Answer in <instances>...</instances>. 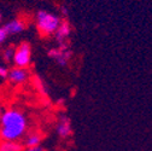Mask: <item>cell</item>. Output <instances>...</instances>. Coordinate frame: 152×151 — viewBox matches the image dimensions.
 Instances as JSON below:
<instances>
[{"instance_id":"obj_2","label":"cell","mask_w":152,"mask_h":151,"mask_svg":"<svg viewBox=\"0 0 152 151\" xmlns=\"http://www.w3.org/2000/svg\"><path fill=\"white\" fill-rule=\"evenodd\" d=\"M62 18L51 11L39 10L35 16L36 29L42 36H51L56 33L57 28L61 24Z\"/></svg>"},{"instance_id":"obj_18","label":"cell","mask_w":152,"mask_h":151,"mask_svg":"<svg viewBox=\"0 0 152 151\" xmlns=\"http://www.w3.org/2000/svg\"><path fill=\"white\" fill-rule=\"evenodd\" d=\"M1 18H3V17H1V13H0V23H1Z\"/></svg>"},{"instance_id":"obj_6","label":"cell","mask_w":152,"mask_h":151,"mask_svg":"<svg viewBox=\"0 0 152 151\" xmlns=\"http://www.w3.org/2000/svg\"><path fill=\"white\" fill-rule=\"evenodd\" d=\"M6 79L12 85H22V84L27 82V80L29 79V71L24 68L13 67L12 69H9Z\"/></svg>"},{"instance_id":"obj_1","label":"cell","mask_w":152,"mask_h":151,"mask_svg":"<svg viewBox=\"0 0 152 151\" xmlns=\"http://www.w3.org/2000/svg\"><path fill=\"white\" fill-rule=\"evenodd\" d=\"M28 133V117L18 108L5 109L0 120V140L20 141Z\"/></svg>"},{"instance_id":"obj_11","label":"cell","mask_w":152,"mask_h":151,"mask_svg":"<svg viewBox=\"0 0 152 151\" xmlns=\"http://www.w3.org/2000/svg\"><path fill=\"white\" fill-rule=\"evenodd\" d=\"M34 84H35L37 91H39V92L42 94V96H47V94H48V89H47L46 85L44 84V81H42L40 78L35 76V81H34Z\"/></svg>"},{"instance_id":"obj_5","label":"cell","mask_w":152,"mask_h":151,"mask_svg":"<svg viewBox=\"0 0 152 151\" xmlns=\"http://www.w3.org/2000/svg\"><path fill=\"white\" fill-rule=\"evenodd\" d=\"M56 132L58 134L59 138L62 139H66L71 136L72 133V125H71V120L69 116L66 115H61L57 120V125H56Z\"/></svg>"},{"instance_id":"obj_10","label":"cell","mask_w":152,"mask_h":151,"mask_svg":"<svg viewBox=\"0 0 152 151\" xmlns=\"http://www.w3.org/2000/svg\"><path fill=\"white\" fill-rule=\"evenodd\" d=\"M24 147L20 141H9L1 140L0 141V151H23Z\"/></svg>"},{"instance_id":"obj_17","label":"cell","mask_w":152,"mask_h":151,"mask_svg":"<svg viewBox=\"0 0 152 151\" xmlns=\"http://www.w3.org/2000/svg\"><path fill=\"white\" fill-rule=\"evenodd\" d=\"M4 111H5V108H4L3 105H0V120H1V116H3V114H4Z\"/></svg>"},{"instance_id":"obj_3","label":"cell","mask_w":152,"mask_h":151,"mask_svg":"<svg viewBox=\"0 0 152 151\" xmlns=\"http://www.w3.org/2000/svg\"><path fill=\"white\" fill-rule=\"evenodd\" d=\"M31 56H33V52H31L30 44L27 41H23L15 48L12 63L17 68L27 69L31 64Z\"/></svg>"},{"instance_id":"obj_12","label":"cell","mask_w":152,"mask_h":151,"mask_svg":"<svg viewBox=\"0 0 152 151\" xmlns=\"http://www.w3.org/2000/svg\"><path fill=\"white\" fill-rule=\"evenodd\" d=\"M13 52H15V47H6V48L3 51V59H4L5 63L12 62Z\"/></svg>"},{"instance_id":"obj_7","label":"cell","mask_w":152,"mask_h":151,"mask_svg":"<svg viewBox=\"0 0 152 151\" xmlns=\"http://www.w3.org/2000/svg\"><path fill=\"white\" fill-rule=\"evenodd\" d=\"M71 34V26L68 21L65 20H62L61 24L58 26V28H57L56 33L53 34L56 41L58 43V45L61 44H66V40L69 39V36Z\"/></svg>"},{"instance_id":"obj_13","label":"cell","mask_w":152,"mask_h":151,"mask_svg":"<svg viewBox=\"0 0 152 151\" xmlns=\"http://www.w3.org/2000/svg\"><path fill=\"white\" fill-rule=\"evenodd\" d=\"M9 37V34L4 26H0V45H3Z\"/></svg>"},{"instance_id":"obj_16","label":"cell","mask_w":152,"mask_h":151,"mask_svg":"<svg viewBox=\"0 0 152 151\" xmlns=\"http://www.w3.org/2000/svg\"><path fill=\"white\" fill-rule=\"evenodd\" d=\"M59 11H61V13H62L63 16H68V13H69L68 7H66V6H64V5H62V6L59 7Z\"/></svg>"},{"instance_id":"obj_14","label":"cell","mask_w":152,"mask_h":151,"mask_svg":"<svg viewBox=\"0 0 152 151\" xmlns=\"http://www.w3.org/2000/svg\"><path fill=\"white\" fill-rule=\"evenodd\" d=\"M7 73H9V68L4 64H0V79H6Z\"/></svg>"},{"instance_id":"obj_8","label":"cell","mask_w":152,"mask_h":151,"mask_svg":"<svg viewBox=\"0 0 152 151\" xmlns=\"http://www.w3.org/2000/svg\"><path fill=\"white\" fill-rule=\"evenodd\" d=\"M4 27H5L9 36L10 35H17V34H21L22 32H24L26 22L22 20V18H15V20L7 22Z\"/></svg>"},{"instance_id":"obj_4","label":"cell","mask_w":152,"mask_h":151,"mask_svg":"<svg viewBox=\"0 0 152 151\" xmlns=\"http://www.w3.org/2000/svg\"><path fill=\"white\" fill-rule=\"evenodd\" d=\"M47 56L51 59H53L59 67L65 68V67H68V64L72 57V51L70 50V47L66 44H61L57 47L48 50Z\"/></svg>"},{"instance_id":"obj_9","label":"cell","mask_w":152,"mask_h":151,"mask_svg":"<svg viewBox=\"0 0 152 151\" xmlns=\"http://www.w3.org/2000/svg\"><path fill=\"white\" fill-rule=\"evenodd\" d=\"M42 141V136L39 132H30V133H27L23 138V147L28 149V147H35V146H40Z\"/></svg>"},{"instance_id":"obj_15","label":"cell","mask_w":152,"mask_h":151,"mask_svg":"<svg viewBox=\"0 0 152 151\" xmlns=\"http://www.w3.org/2000/svg\"><path fill=\"white\" fill-rule=\"evenodd\" d=\"M23 151H45L42 147H41V145L40 146H35V147H28V149H24Z\"/></svg>"}]
</instances>
